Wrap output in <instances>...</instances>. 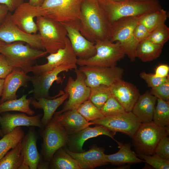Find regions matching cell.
Masks as SVG:
<instances>
[{
	"instance_id": "1",
	"label": "cell",
	"mask_w": 169,
	"mask_h": 169,
	"mask_svg": "<svg viewBox=\"0 0 169 169\" xmlns=\"http://www.w3.org/2000/svg\"><path fill=\"white\" fill-rule=\"evenodd\" d=\"M80 32L89 41L110 40L112 23L97 0H82L80 7Z\"/></svg>"
},
{
	"instance_id": "2",
	"label": "cell",
	"mask_w": 169,
	"mask_h": 169,
	"mask_svg": "<svg viewBox=\"0 0 169 169\" xmlns=\"http://www.w3.org/2000/svg\"><path fill=\"white\" fill-rule=\"evenodd\" d=\"M97 0L111 23L123 18L140 16L161 8L158 0L147 2L134 0L120 2L111 0Z\"/></svg>"
},
{
	"instance_id": "3",
	"label": "cell",
	"mask_w": 169,
	"mask_h": 169,
	"mask_svg": "<svg viewBox=\"0 0 169 169\" xmlns=\"http://www.w3.org/2000/svg\"><path fill=\"white\" fill-rule=\"evenodd\" d=\"M0 54L3 55L14 68H18L28 73L38 59L48 54L45 51L33 48L21 42L5 44L0 49Z\"/></svg>"
},
{
	"instance_id": "4",
	"label": "cell",
	"mask_w": 169,
	"mask_h": 169,
	"mask_svg": "<svg viewBox=\"0 0 169 169\" xmlns=\"http://www.w3.org/2000/svg\"><path fill=\"white\" fill-rule=\"evenodd\" d=\"M36 18L40 39L45 51L50 54L64 48L67 33L64 25L45 16Z\"/></svg>"
},
{
	"instance_id": "5",
	"label": "cell",
	"mask_w": 169,
	"mask_h": 169,
	"mask_svg": "<svg viewBox=\"0 0 169 169\" xmlns=\"http://www.w3.org/2000/svg\"><path fill=\"white\" fill-rule=\"evenodd\" d=\"M169 134V126L161 127L152 121L142 123L132 138V144L136 153L146 155L154 154L160 139Z\"/></svg>"
},
{
	"instance_id": "6",
	"label": "cell",
	"mask_w": 169,
	"mask_h": 169,
	"mask_svg": "<svg viewBox=\"0 0 169 169\" xmlns=\"http://www.w3.org/2000/svg\"><path fill=\"white\" fill-rule=\"evenodd\" d=\"M95 54L85 59H77L79 66H95L111 67L125 55L118 42H112L109 40H98L95 42Z\"/></svg>"
},
{
	"instance_id": "7",
	"label": "cell",
	"mask_w": 169,
	"mask_h": 169,
	"mask_svg": "<svg viewBox=\"0 0 169 169\" xmlns=\"http://www.w3.org/2000/svg\"><path fill=\"white\" fill-rule=\"evenodd\" d=\"M82 0H44L45 17L60 23L79 20Z\"/></svg>"
},
{
	"instance_id": "8",
	"label": "cell",
	"mask_w": 169,
	"mask_h": 169,
	"mask_svg": "<svg viewBox=\"0 0 169 169\" xmlns=\"http://www.w3.org/2000/svg\"><path fill=\"white\" fill-rule=\"evenodd\" d=\"M45 127L42 133L41 152L43 161L49 164L55 153L66 145L69 135L53 118Z\"/></svg>"
},
{
	"instance_id": "9",
	"label": "cell",
	"mask_w": 169,
	"mask_h": 169,
	"mask_svg": "<svg viewBox=\"0 0 169 169\" xmlns=\"http://www.w3.org/2000/svg\"><path fill=\"white\" fill-rule=\"evenodd\" d=\"M141 16L123 18L112 23L110 40L113 43L119 42L125 55L132 62L136 58L132 47V37Z\"/></svg>"
},
{
	"instance_id": "10",
	"label": "cell",
	"mask_w": 169,
	"mask_h": 169,
	"mask_svg": "<svg viewBox=\"0 0 169 169\" xmlns=\"http://www.w3.org/2000/svg\"><path fill=\"white\" fill-rule=\"evenodd\" d=\"M76 78L74 79L69 76L68 79L64 92L68 95V100L60 110L55 112L54 114H58L73 110H77L83 103L88 100L90 88L85 83V77L84 74L79 69H74Z\"/></svg>"
},
{
	"instance_id": "11",
	"label": "cell",
	"mask_w": 169,
	"mask_h": 169,
	"mask_svg": "<svg viewBox=\"0 0 169 169\" xmlns=\"http://www.w3.org/2000/svg\"><path fill=\"white\" fill-rule=\"evenodd\" d=\"M77 68V64L64 65L58 67L52 70L44 73L31 77L33 89L30 93H32L33 98L36 99L44 98L52 99L64 94L63 91L60 90L56 95L51 97L49 94V91L53 83L56 81L59 83H62L61 79L58 76L61 73L68 72L69 70Z\"/></svg>"
},
{
	"instance_id": "12",
	"label": "cell",
	"mask_w": 169,
	"mask_h": 169,
	"mask_svg": "<svg viewBox=\"0 0 169 169\" xmlns=\"http://www.w3.org/2000/svg\"><path fill=\"white\" fill-rule=\"evenodd\" d=\"M84 74L85 83L90 88L100 85L110 87L122 79L124 70L115 66L105 67L95 66H81L79 68Z\"/></svg>"
},
{
	"instance_id": "13",
	"label": "cell",
	"mask_w": 169,
	"mask_h": 169,
	"mask_svg": "<svg viewBox=\"0 0 169 169\" xmlns=\"http://www.w3.org/2000/svg\"><path fill=\"white\" fill-rule=\"evenodd\" d=\"M91 121L95 125L103 126L115 133L119 132L124 133L132 138L142 123L131 111L114 116H104Z\"/></svg>"
},
{
	"instance_id": "14",
	"label": "cell",
	"mask_w": 169,
	"mask_h": 169,
	"mask_svg": "<svg viewBox=\"0 0 169 169\" xmlns=\"http://www.w3.org/2000/svg\"><path fill=\"white\" fill-rule=\"evenodd\" d=\"M11 14L9 12L4 21L0 25V40L6 44L23 42L33 48L44 50L39 33L29 34L23 31L13 22Z\"/></svg>"
},
{
	"instance_id": "15",
	"label": "cell",
	"mask_w": 169,
	"mask_h": 169,
	"mask_svg": "<svg viewBox=\"0 0 169 169\" xmlns=\"http://www.w3.org/2000/svg\"><path fill=\"white\" fill-rule=\"evenodd\" d=\"M61 23L66 30L67 37L78 59H87L95 54V43L87 39L80 33L79 20Z\"/></svg>"
},
{
	"instance_id": "16",
	"label": "cell",
	"mask_w": 169,
	"mask_h": 169,
	"mask_svg": "<svg viewBox=\"0 0 169 169\" xmlns=\"http://www.w3.org/2000/svg\"><path fill=\"white\" fill-rule=\"evenodd\" d=\"M47 62L43 64H36L31 67L29 72L34 75L46 72L60 66L64 65L77 64V59L67 37L65 39L64 48L56 52L49 54L46 57Z\"/></svg>"
},
{
	"instance_id": "17",
	"label": "cell",
	"mask_w": 169,
	"mask_h": 169,
	"mask_svg": "<svg viewBox=\"0 0 169 169\" xmlns=\"http://www.w3.org/2000/svg\"><path fill=\"white\" fill-rule=\"evenodd\" d=\"M45 16V12L41 7L33 6L28 2H23L11 14V18L13 22L23 31L33 34H36L38 31L34 18Z\"/></svg>"
},
{
	"instance_id": "18",
	"label": "cell",
	"mask_w": 169,
	"mask_h": 169,
	"mask_svg": "<svg viewBox=\"0 0 169 169\" xmlns=\"http://www.w3.org/2000/svg\"><path fill=\"white\" fill-rule=\"evenodd\" d=\"M116 133L112 131L105 126L95 125L94 127L88 126L73 134L69 135L66 145L70 151L76 153L84 151L83 149L84 143L88 139L100 135L109 136L114 140Z\"/></svg>"
},
{
	"instance_id": "19",
	"label": "cell",
	"mask_w": 169,
	"mask_h": 169,
	"mask_svg": "<svg viewBox=\"0 0 169 169\" xmlns=\"http://www.w3.org/2000/svg\"><path fill=\"white\" fill-rule=\"evenodd\" d=\"M111 94L122 106L126 112H131L140 95L136 87L122 79L109 87Z\"/></svg>"
},
{
	"instance_id": "20",
	"label": "cell",
	"mask_w": 169,
	"mask_h": 169,
	"mask_svg": "<svg viewBox=\"0 0 169 169\" xmlns=\"http://www.w3.org/2000/svg\"><path fill=\"white\" fill-rule=\"evenodd\" d=\"M41 114L28 116L24 113H5L0 118L1 129L5 135L18 126H36L44 127L41 122Z\"/></svg>"
},
{
	"instance_id": "21",
	"label": "cell",
	"mask_w": 169,
	"mask_h": 169,
	"mask_svg": "<svg viewBox=\"0 0 169 169\" xmlns=\"http://www.w3.org/2000/svg\"><path fill=\"white\" fill-rule=\"evenodd\" d=\"M24 70L18 68H14L4 79L3 89L0 103L17 99L16 93L21 87H27L30 81L31 77Z\"/></svg>"
},
{
	"instance_id": "22",
	"label": "cell",
	"mask_w": 169,
	"mask_h": 169,
	"mask_svg": "<svg viewBox=\"0 0 169 169\" xmlns=\"http://www.w3.org/2000/svg\"><path fill=\"white\" fill-rule=\"evenodd\" d=\"M65 148L67 152L78 162L82 169H93L108 164L104 149L97 145L92 146L87 151L79 153L72 152Z\"/></svg>"
},
{
	"instance_id": "23",
	"label": "cell",
	"mask_w": 169,
	"mask_h": 169,
	"mask_svg": "<svg viewBox=\"0 0 169 169\" xmlns=\"http://www.w3.org/2000/svg\"><path fill=\"white\" fill-rule=\"evenodd\" d=\"M53 119L61 126L69 135H71L95 125L92 122L87 121L76 110L54 114Z\"/></svg>"
},
{
	"instance_id": "24",
	"label": "cell",
	"mask_w": 169,
	"mask_h": 169,
	"mask_svg": "<svg viewBox=\"0 0 169 169\" xmlns=\"http://www.w3.org/2000/svg\"><path fill=\"white\" fill-rule=\"evenodd\" d=\"M37 141L36 134L33 129L30 128L21 141V153L29 169H37L42 161L37 150Z\"/></svg>"
},
{
	"instance_id": "25",
	"label": "cell",
	"mask_w": 169,
	"mask_h": 169,
	"mask_svg": "<svg viewBox=\"0 0 169 169\" xmlns=\"http://www.w3.org/2000/svg\"><path fill=\"white\" fill-rule=\"evenodd\" d=\"M157 99L148 91L140 95L131 112L141 123L152 121Z\"/></svg>"
},
{
	"instance_id": "26",
	"label": "cell",
	"mask_w": 169,
	"mask_h": 169,
	"mask_svg": "<svg viewBox=\"0 0 169 169\" xmlns=\"http://www.w3.org/2000/svg\"><path fill=\"white\" fill-rule=\"evenodd\" d=\"M69 96L64 93V94L52 99L44 98L35 99L31 98V104L36 109H42L44 115L41 119V122L45 127L52 119L57 109L64 102Z\"/></svg>"
},
{
	"instance_id": "27",
	"label": "cell",
	"mask_w": 169,
	"mask_h": 169,
	"mask_svg": "<svg viewBox=\"0 0 169 169\" xmlns=\"http://www.w3.org/2000/svg\"><path fill=\"white\" fill-rule=\"evenodd\" d=\"M119 149L116 153L106 155L105 158L107 163L114 165H122L126 163H137L144 162L131 149L130 143L123 144L116 140Z\"/></svg>"
},
{
	"instance_id": "28",
	"label": "cell",
	"mask_w": 169,
	"mask_h": 169,
	"mask_svg": "<svg viewBox=\"0 0 169 169\" xmlns=\"http://www.w3.org/2000/svg\"><path fill=\"white\" fill-rule=\"evenodd\" d=\"M21 141L0 159V169H29L21 153Z\"/></svg>"
},
{
	"instance_id": "29",
	"label": "cell",
	"mask_w": 169,
	"mask_h": 169,
	"mask_svg": "<svg viewBox=\"0 0 169 169\" xmlns=\"http://www.w3.org/2000/svg\"><path fill=\"white\" fill-rule=\"evenodd\" d=\"M163 47L146 38L141 41L137 47L136 58H139L143 62L155 60L161 55Z\"/></svg>"
},
{
	"instance_id": "30",
	"label": "cell",
	"mask_w": 169,
	"mask_h": 169,
	"mask_svg": "<svg viewBox=\"0 0 169 169\" xmlns=\"http://www.w3.org/2000/svg\"><path fill=\"white\" fill-rule=\"evenodd\" d=\"M49 168L53 169H82L78 162L62 147L54 154Z\"/></svg>"
},
{
	"instance_id": "31",
	"label": "cell",
	"mask_w": 169,
	"mask_h": 169,
	"mask_svg": "<svg viewBox=\"0 0 169 169\" xmlns=\"http://www.w3.org/2000/svg\"><path fill=\"white\" fill-rule=\"evenodd\" d=\"M27 95H23L18 99L6 100L0 103V114L10 111H18L33 115L34 112L30 107L31 98H27Z\"/></svg>"
},
{
	"instance_id": "32",
	"label": "cell",
	"mask_w": 169,
	"mask_h": 169,
	"mask_svg": "<svg viewBox=\"0 0 169 169\" xmlns=\"http://www.w3.org/2000/svg\"><path fill=\"white\" fill-rule=\"evenodd\" d=\"M167 17L166 11L161 8L141 16L139 22L150 33L160 26L165 24Z\"/></svg>"
},
{
	"instance_id": "33",
	"label": "cell",
	"mask_w": 169,
	"mask_h": 169,
	"mask_svg": "<svg viewBox=\"0 0 169 169\" xmlns=\"http://www.w3.org/2000/svg\"><path fill=\"white\" fill-rule=\"evenodd\" d=\"M24 136L21 126L16 127L10 133L4 135L0 140V159L21 141Z\"/></svg>"
},
{
	"instance_id": "34",
	"label": "cell",
	"mask_w": 169,
	"mask_h": 169,
	"mask_svg": "<svg viewBox=\"0 0 169 169\" xmlns=\"http://www.w3.org/2000/svg\"><path fill=\"white\" fill-rule=\"evenodd\" d=\"M152 121L161 127L169 126V101L157 99Z\"/></svg>"
},
{
	"instance_id": "35",
	"label": "cell",
	"mask_w": 169,
	"mask_h": 169,
	"mask_svg": "<svg viewBox=\"0 0 169 169\" xmlns=\"http://www.w3.org/2000/svg\"><path fill=\"white\" fill-rule=\"evenodd\" d=\"M90 88L88 100L100 109L111 95L109 87L104 85H100Z\"/></svg>"
},
{
	"instance_id": "36",
	"label": "cell",
	"mask_w": 169,
	"mask_h": 169,
	"mask_svg": "<svg viewBox=\"0 0 169 169\" xmlns=\"http://www.w3.org/2000/svg\"><path fill=\"white\" fill-rule=\"evenodd\" d=\"M76 110L88 122L100 119L104 117L100 109L89 100L81 104Z\"/></svg>"
},
{
	"instance_id": "37",
	"label": "cell",
	"mask_w": 169,
	"mask_h": 169,
	"mask_svg": "<svg viewBox=\"0 0 169 169\" xmlns=\"http://www.w3.org/2000/svg\"><path fill=\"white\" fill-rule=\"evenodd\" d=\"M104 116H110L126 112L120 103L112 95L100 109Z\"/></svg>"
},
{
	"instance_id": "38",
	"label": "cell",
	"mask_w": 169,
	"mask_h": 169,
	"mask_svg": "<svg viewBox=\"0 0 169 169\" xmlns=\"http://www.w3.org/2000/svg\"><path fill=\"white\" fill-rule=\"evenodd\" d=\"M146 38L163 46L169 39V28L164 24L151 32Z\"/></svg>"
},
{
	"instance_id": "39",
	"label": "cell",
	"mask_w": 169,
	"mask_h": 169,
	"mask_svg": "<svg viewBox=\"0 0 169 169\" xmlns=\"http://www.w3.org/2000/svg\"><path fill=\"white\" fill-rule=\"evenodd\" d=\"M138 156L151 166L156 169H169V160L154 153L151 155L137 154Z\"/></svg>"
},
{
	"instance_id": "40",
	"label": "cell",
	"mask_w": 169,
	"mask_h": 169,
	"mask_svg": "<svg viewBox=\"0 0 169 169\" xmlns=\"http://www.w3.org/2000/svg\"><path fill=\"white\" fill-rule=\"evenodd\" d=\"M150 33L146 28L139 22L133 31L131 41L132 48L136 54L139 43L146 38Z\"/></svg>"
},
{
	"instance_id": "41",
	"label": "cell",
	"mask_w": 169,
	"mask_h": 169,
	"mask_svg": "<svg viewBox=\"0 0 169 169\" xmlns=\"http://www.w3.org/2000/svg\"><path fill=\"white\" fill-rule=\"evenodd\" d=\"M150 92L157 99L169 101V78L158 86L151 88Z\"/></svg>"
},
{
	"instance_id": "42",
	"label": "cell",
	"mask_w": 169,
	"mask_h": 169,
	"mask_svg": "<svg viewBox=\"0 0 169 169\" xmlns=\"http://www.w3.org/2000/svg\"><path fill=\"white\" fill-rule=\"evenodd\" d=\"M168 136H165L161 138L156 147L154 153L169 160V138Z\"/></svg>"
},
{
	"instance_id": "43",
	"label": "cell",
	"mask_w": 169,
	"mask_h": 169,
	"mask_svg": "<svg viewBox=\"0 0 169 169\" xmlns=\"http://www.w3.org/2000/svg\"><path fill=\"white\" fill-rule=\"evenodd\" d=\"M140 76L145 81L148 87L151 88L158 86L169 78V76L166 78L157 77L154 74H147L144 72L140 73Z\"/></svg>"
},
{
	"instance_id": "44",
	"label": "cell",
	"mask_w": 169,
	"mask_h": 169,
	"mask_svg": "<svg viewBox=\"0 0 169 169\" xmlns=\"http://www.w3.org/2000/svg\"><path fill=\"white\" fill-rule=\"evenodd\" d=\"M13 69L5 56L0 54V78L5 79Z\"/></svg>"
},
{
	"instance_id": "45",
	"label": "cell",
	"mask_w": 169,
	"mask_h": 169,
	"mask_svg": "<svg viewBox=\"0 0 169 169\" xmlns=\"http://www.w3.org/2000/svg\"><path fill=\"white\" fill-rule=\"evenodd\" d=\"M23 3V0H0V5L6 6L10 12H13Z\"/></svg>"
},
{
	"instance_id": "46",
	"label": "cell",
	"mask_w": 169,
	"mask_h": 169,
	"mask_svg": "<svg viewBox=\"0 0 169 169\" xmlns=\"http://www.w3.org/2000/svg\"><path fill=\"white\" fill-rule=\"evenodd\" d=\"M169 67L166 64H161L156 68L154 74L157 77L166 78L169 76Z\"/></svg>"
},
{
	"instance_id": "47",
	"label": "cell",
	"mask_w": 169,
	"mask_h": 169,
	"mask_svg": "<svg viewBox=\"0 0 169 169\" xmlns=\"http://www.w3.org/2000/svg\"><path fill=\"white\" fill-rule=\"evenodd\" d=\"M9 12L6 6L0 5V25L4 21Z\"/></svg>"
},
{
	"instance_id": "48",
	"label": "cell",
	"mask_w": 169,
	"mask_h": 169,
	"mask_svg": "<svg viewBox=\"0 0 169 169\" xmlns=\"http://www.w3.org/2000/svg\"><path fill=\"white\" fill-rule=\"evenodd\" d=\"M44 0H29L28 3L31 6L35 7H41Z\"/></svg>"
},
{
	"instance_id": "49",
	"label": "cell",
	"mask_w": 169,
	"mask_h": 169,
	"mask_svg": "<svg viewBox=\"0 0 169 169\" xmlns=\"http://www.w3.org/2000/svg\"><path fill=\"white\" fill-rule=\"evenodd\" d=\"M4 79L0 78V98L1 97L4 86Z\"/></svg>"
},
{
	"instance_id": "50",
	"label": "cell",
	"mask_w": 169,
	"mask_h": 169,
	"mask_svg": "<svg viewBox=\"0 0 169 169\" xmlns=\"http://www.w3.org/2000/svg\"><path fill=\"white\" fill-rule=\"evenodd\" d=\"M6 44L0 40V49L2 46L4 44Z\"/></svg>"
},
{
	"instance_id": "51",
	"label": "cell",
	"mask_w": 169,
	"mask_h": 169,
	"mask_svg": "<svg viewBox=\"0 0 169 169\" xmlns=\"http://www.w3.org/2000/svg\"><path fill=\"white\" fill-rule=\"evenodd\" d=\"M134 0L138 1H140V2H147V1H152L153 0Z\"/></svg>"
},
{
	"instance_id": "52",
	"label": "cell",
	"mask_w": 169,
	"mask_h": 169,
	"mask_svg": "<svg viewBox=\"0 0 169 169\" xmlns=\"http://www.w3.org/2000/svg\"><path fill=\"white\" fill-rule=\"evenodd\" d=\"M1 115H0V118H1ZM3 136L4 135L1 131V128H0V136L3 137Z\"/></svg>"
},
{
	"instance_id": "53",
	"label": "cell",
	"mask_w": 169,
	"mask_h": 169,
	"mask_svg": "<svg viewBox=\"0 0 169 169\" xmlns=\"http://www.w3.org/2000/svg\"><path fill=\"white\" fill-rule=\"evenodd\" d=\"M111 0L114 1H116V2H120V1H125L126 0Z\"/></svg>"
}]
</instances>
